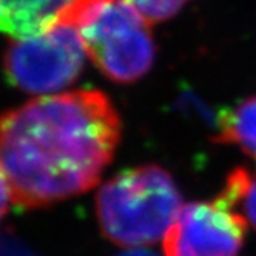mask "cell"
<instances>
[{
	"label": "cell",
	"mask_w": 256,
	"mask_h": 256,
	"mask_svg": "<svg viewBox=\"0 0 256 256\" xmlns=\"http://www.w3.org/2000/svg\"><path fill=\"white\" fill-rule=\"evenodd\" d=\"M119 139V114L98 90L38 98L0 114L12 204L39 208L93 188Z\"/></svg>",
	"instance_id": "cell-1"
},
{
	"label": "cell",
	"mask_w": 256,
	"mask_h": 256,
	"mask_svg": "<svg viewBox=\"0 0 256 256\" xmlns=\"http://www.w3.org/2000/svg\"><path fill=\"white\" fill-rule=\"evenodd\" d=\"M172 176L158 166L124 170L100 187L96 199L100 228L120 247L159 241L182 208Z\"/></svg>",
	"instance_id": "cell-2"
},
{
	"label": "cell",
	"mask_w": 256,
	"mask_h": 256,
	"mask_svg": "<svg viewBox=\"0 0 256 256\" xmlns=\"http://www.w3.org/2000/svg\"><path fill=\"white\" fill-rule=\"evenodd\" d=\"M58 22L79 30L86 54L110 80L134 82L154 62L150 24L128 0H72Z\"/></svg>",
	"instance_id": "cell-3"
},
{
	"label": "cell",
	"mask_w": 256,
	"mask_h": 256,
	"mask_svg": "<svg viewBox=\"0 0 256 256\" xmlns=\"http://www.w3.org/2000/svg\"><path fill=\"white\" fill-rule=\"evenodd\" d=\"M85 54L79 30L56 22L44 32L10 45L4 65L14 86L34 94L54 93L80 74Z\"/></svg>",
	"instance_id": "cell-4"
},
{
	"label": "cell",
	"mask_w": 256,
	"mask_h": 256,
	"mask_svg": "<svg viewBox=\"0 0 256 256\" xmlns=\"http://www.w3.org/2000/svg\"><path fill=\"white\" fill-rule=\"evenodd\" d=\"M246 227V219L222 194L182 206L164 236V256H236Z\"/></svg>",
	"instance_id": "cell-5"
},
{
	"label": "cell",
	"mask_w": 256,
	"mask_h": 256,
	"mask_svg": "<svg viewBox=\"0 0 256 256\" xmlns=\"http://www.w3.org/2000/svg\"><path fill=\"white\" fill-rule=\"evenodd\" d=\"M72 0H0V32L16 39L44 32Z\"/></svg>",
	"instance_id": "cell-6"
},
{
	"label": "cell",
	"mask_w": 256,
	"mask_h": 256,
	"mask_svg": "<svg viewBox=\"0 0 256 256\" xmlns=\"http://www.w3.org/2000/svg\"><path fill=\"white\" fill-rule=\"evenodd\" d=\"M216 139L236 145L256 160V96L247 98L219 114Z\"/></svg>",
	"instance_id": "cell-7"
},
{
	"label": "cell",
	"mask_w": 256,
	"mask_h": 256,
	"mask_svg": "<svg viewBox=\"0 0 256 256\" xmlns=\"http://www.w3.org/2000/svg\"><path fill=\"white\" fill-rule=\"evenodd\" d=\"M221 194L256 230V170L242 167L233 170Z\"/></svg>",
	"instance_id": "cell-8"
},
{
	"label": "cell",
	"mask_w": 256,
	"mask_h": 256,
	"mask_svg": "<svg viewBox=\"0 0 256 256\" xmlns=\"http://www.w3.org/2000/svg\"><path fill=\"white\" fill-rule=\"evenodd\" d=\"M148 24H158L172 19L188 0H128Z\"/></svg>",
	"instance_id": "cell-9"
},
{
	"label": "cell",
	"mask_w": 256,
	"mask_h": 256,
	"mask_svg": "<svg viewBox=\"0 0 256 256\" xmlns=\"http://www.w3.org/2000/svg\"><path fill=\"white\" fill-rule=\"evenodd\" d=\"M0 256H39L10 232H0Z\"/></svg>",
	"instance_id": "cell-10"
},
{
	"label": "cell",
	"mask_w": 256,
	"mask_h": 256,
	"mask_svg": "<svg viewBox=\"0 0 256 256\" xmlns=\"http://www.w3.org/2000/svg\"><path fill=\"white\" fill-rule=\"evenodd\" d=\"M12 202V194H11V187L6 178V173L0 164V221L4 219V216L6 214L10 204Z\"/></svg>",
	"instance_id": "cell-11"
},
{
	"label": "cell",
	"mask_w": 256,
	"mask_h": 256,
	"mask_svg": "<svg viewBox=\"0 0 256 256\" xmlns=\"http://www.w3.org/2000/svg\"><path fill=\"white\" fill-rule=\"evenodd\" d=\"M119 256H156L150 252H144V250H132V252H126V253H122Z\"/></svg>",
	"instance_id": "cell-12"
}]
</instances>
